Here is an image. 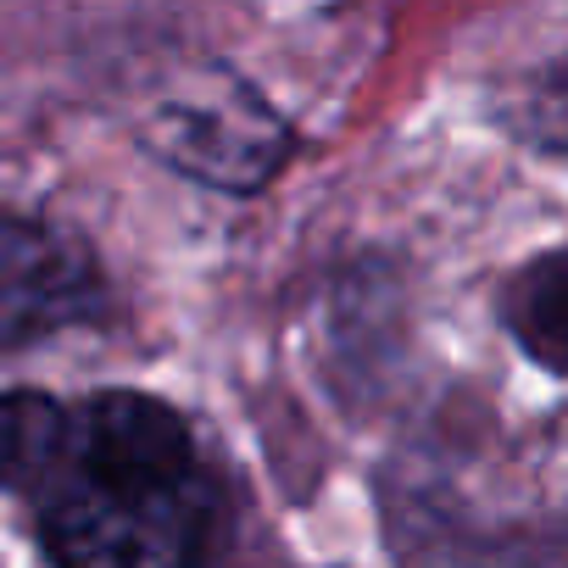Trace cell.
<instances>
[{
  "mask_svg": "<svg viewBox=\"0 0 568 568\" xmlns=\"http://www.w3.org/2000/svg\"><path fill=\"white\" fill-rule=\"evenodd\" d=\"M0 463L12 496L34 507L51 568H217L223 485L162 396L12 390Z\"/></svg>",
  "mask_w": 568,
  "mask_h": 568,
  "instance_id": "1",
  "label": "cell"
},
{
  "mask_svg": "<svg viewBox=\"0 0 568 568\" xmlns=\"http://www.w3.org/2000/svg\"><path fill=\"white\" fill-rule=\"evenodd\" d=\"M140 145L195 184L256 195L296 156V129L240 73L212 68L201 84H179L168 101H156V112L140 123Z\"/></svg>",
  "mask_w": 568,
  "mask_h": 568,
  "instance_id": "2",
  "label": "cell"
},
{
  "mask_svg": "<svg viewBox=\"0 0 568 568\" xmlns=\"http://www.w3.org/2000/svg\"><path fill=\"white\" fill-rule=\"evenodd\" d=\"M106 307V278L84 234L57 217L12 212L0 229V341L7 352L84 324Z\"/></svg>",
  "mask_w": 568,
  "mask_h": 568,
  "instance_id": "3",
  "label": "cell"
},
{
  "mask_svg": "<svg viewBox=\"0 0 568 568\" xmlns=\"http://www.w3.org/2000/svg\"><path fill=\"white\" fill-rule=\"evenodd\" d=\"M501 324L546 374H568V245L524 262L501 284Z\"/></svg>",
  "mask_w": 568,
  "mask_h": 568,
  "instance_id": "4",
  "label": "cell"
},
{
  "mask_svg": "<svg viewBox=\"0 0 568 568\" xmlns=\"http://www.w3.org/2000/svg\"><path fill=\"white\" fill-rule=\"evenodd\" d=\"M513 129L540 151H568V51L529 73L513 106Z\"/></svg>",
  "mask_w": 568,
  "mask_h": 568,
  "instance_id": "5",
  "label": "cell"
}]
</instances>
